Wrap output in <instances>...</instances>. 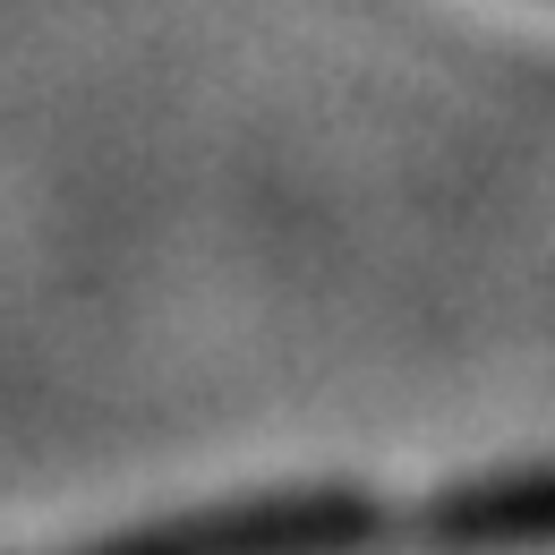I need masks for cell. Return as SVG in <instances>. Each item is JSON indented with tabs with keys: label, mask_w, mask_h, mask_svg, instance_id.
<instances>
[{
	"label": "cell",
	"mask_w": 555,
	"mask_h": 555,
	"mask_svg": "<svg viewBox=\"0 0 555 555\" xmlns=\"http://www.w3.org/2000/svg\"><path fill=\"white\" fill-rule=\"evenodd\" d=\"M427 530H436L444 555H530L547 539V479H539V462L453 487V495L427 513Z\"/></svg>",
	"instance_id": "obj_2"
},
{
	"label": "cell",
	"mask_w": 555,
	"mask_h": 555,
	"mask_svg": "<svg viewBox=\"0 0 555 555\" xmlns=\"http://www.w3.org/2000/svg\"><path fill=\"white\" fill-rule=\"evenodd\" d=\"M402 539V513L359 487H308V495H248V504H197L171 521L120 530L77 555H376Z\"/></svg>",
	"instance_id": "obj_1"
}]
</instances>
